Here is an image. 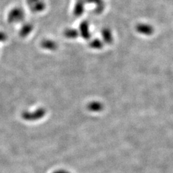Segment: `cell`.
<instances>
[{"instance_id": "6da1fadb", "label": "cell", "mask_w": 173, "mask_h": 173, "mask_svg": "<svg viewBox=\"0 0 173 173\" xmlns=\"http://www.w3.org/2000/svg\"><path fill=\"white\" fill-rule=\"evenodd\" d=\"M44 111L41 110H39L35 112L29 113L25 112L23 114V118L26 121H34L40 119L41 117H43L44 115Z\"/></svg>"}]
</instances>
